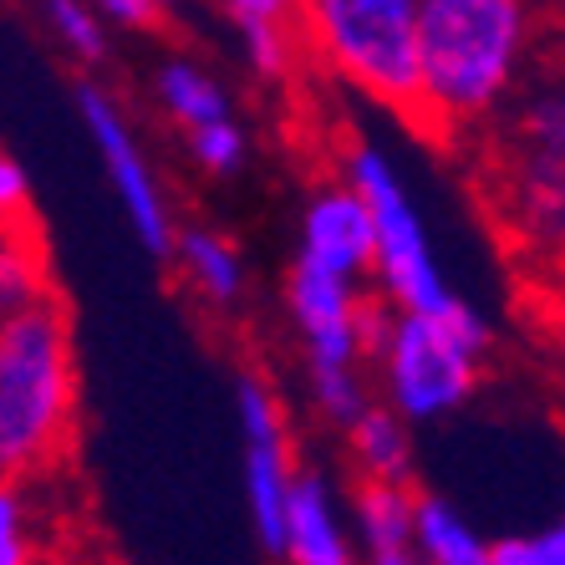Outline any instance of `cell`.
Wrapping results in <instances>:
<instances>
[{
    "label": "cell",
    "mask_w": 565,
    "mask_h": 565,
    "mask_svg": "<svg viewBox=\"0 0 565 565\" xmlns=\"http://www.w3.org/2000/svg\"><path fill=\"white\" fill-rule=\"evenodd\" d=\"M494 565H565V520L540 535H514L494 545Z\"/></svg>",
    "instance_id": "cell-24"
},
{
    "label": "cell",
    "mask_w": 565,
    "mask_h": 565,
    "mask_svg": "<svg viewBox=\"0 0 565 565\" xmlns=\"http://www.w3.org/2000/svg\"><path fill=\"white\" fill-rule=\"evenodd\" d=\"M0 565H36V530L26 520V494L15 479L0 489Z\"/></svg>",
    "instance_id": "cell-21"
},
{
    "label": "cell",
    "mask_w": 565,
    "mask_h": 565,
    "mask_svg": "<svg viewBox=\"0 0 565 565\" xmlns=\"http://www.w3.org/2000/svg\"><path fill=\"white\" fill-rule=\"evenodd\" d=\"M153 93H158V103H163V113L189 132L204 128V122L235 118V113H230V93L220 87V77L204 72L199 62H189V56H169V62L158 66Z\"/></svg>",
    "instance_id": "cell-12"
},
{
    "label": "cell",
    "mask_w": 565,
    "mask_h": 565,
    "mask_svg": "<svg viewBox=\"0 0 565 565\" xmlns=\"http://www.w3.org/2000/svg\"><path fill=\"white\" fill-rule=\"evenodd\" d=\"M26 199H31L26 169H21L15 153H6L0 158V204H6V220H21V214H26Z\"/></svg>",
    "instance_id": "cell-26"
},
{
    "label": "cell",
    "mask_w": 565,
    "mask_h": 565,
    "mask_svg": "<svg viewBox=\"0 0 565 565\" xmlns=\"http://www.w3.org/2000/svg\"><path fill=\"white\" fill-rule=\"evenodd\" d=\"M504 214L514 235L540 250H565V153H510Z\"/></svg>",
    "instance_id": "cell-10"
},
{
    "label": "cell",
    "mask_w": 565,
    "mask_h": 565,
    "mask_svg": "<svg viewBox=\"0 0 565 565\" xmlns=\"http://www.w3.org/2000/svg\"><path fill=\"white\" fill-rule=\"evenodd\" d=\"M356 311H362L356 280L296 260V270H290V316H296V331H301L306 356H311V372L352 367L356 362V352H362Z\"/></svg>",
    "instance_id": "cell-8"
},
{
    "label": "cell",
    "mask_w": 565,
    "mask_h": 565,
    "mask_svg": "<svg viewBox=\"0 0 565 565\" xmlns=\"http://www.w3.org/2000/svg\"><path fill=\"white\" fill-rule=\"evenodd\" d=\"M82 565H118V561H107V555H97V561H82Z\"/></svg>",
    "instance_id": "cell-28"
},
{
    "label": "cell",
    "mask_w": 565,
    "mask_h": 565,
    "mask_svg": "<svg viewBox=\"0 0 565 565\" xmlns=\"http://www.w3.org/2000/svg\"><path fill=\"white\" fill-rule=\"evenodd\" d=\"M356 535L362 551H393V545H418V500L393 479H367L356 494Z\"/></svg>",
    "instance_id": "cell-13"
},
{
    "label": "cell",
    "mask_w": 565,
    "mask_h": 565,
    "mask_svg": "<svg viewBox=\"0 0 565 565\" xmlns=\"http://www.w3.org/2000/svg\"><path fill=\"white\" fill-rule=\"evenodd\" d=\"M418 545L428 565H494V545L438 494H418Z\"/></svg>",
    "instance_id": "cell-15"
},
{
    "label": "cell",
    "mask_w": 565,
    "mask_h": 565,
    "mask_svg": "<svg viewBox=\"0 0 565 565\" xmlns=\"http://www.w3.org/2000/svg\"><path fill=\"white\" fill-rule=\"evenodd\" d=\"M510 148L520 153H565V82L530 87L510 103Z\"/></svg>",
    "instance_id": "cell-17"
},
{
    "label": "cell",
    "mask_w": 565,
    "mask_h": 565,
    "mask_svg": "<svg viewBox=\"0 0 565 565\" xmlns=\"http://www.w3.org/2000/svg\"><path fill=\"white\" fill-rule=\"evenodd\" d=\"M189 153L210 173H235L239 163H245V128H239L235 118L204 122V128L189 132Z\"/></svg>",
    "instance_id": "cell-22"
},
{
    "label": "cell",
    "mask_w": 565,
    "mask_h": 565,
    "mask_svg": "<svg viewBox=\"0 0 565 565\" xmlns=\"http://www.w3.org/2000/svg\"><path fill=\"white\" fill-rule=\"evenodd\" d=\"M290 565H352L342 514L321 473H296V494H290V535H286Z\"/></svg>",
    "instance_id": "cell-11"
},
{
    "label": "cell",
    "mask_w": 565,
    "mask_h": 565,
    "mask_svg": "<svg viewBox=\"0 0 565 565\" xmlns=\"http://www.w3.org/2000/svg\"><path fill=\"white\" fill-rule=\"evenodd\" d=\"M484 342H489V331L469 306H459V311H448V316L403 311L393 342L382 352L393 408L408 423L454 413L473 393Z\"/></svg>",
    "instance_id": "cell-4"
},
{
    "label": "cell",
    "mask_w": 565,
    "mask_h": 565,
    "mask_svg": "<svg viewBox=\"0 0 565 565\" xmlns=\"http://www.w3.org/2000/svg\"><path fill=\"white\" fill-rule=\"evenodd\" d=\"M423 0H301L311 52L372 103L423 118Z\"/></svg>",
    "instance_id": "cell-3"
},
{
    "label": "cell",
    "mask_w": 565,
    "mask_h": 565,
    "mask_svg": "<svg viewBox=\"0 0 565 565\" xmlns=\"http://www.w3.org/2000/svg\"><path fill=\"white\" fill-rule=\"evenodd\" d=\"M235 408L239 434H245V489H250V520L255 535L270 555H286L290 535V494H296V473H290L286 423L270 387L260 377L235 382Z\"/></svg>",
    "instance_id": "cell-7"
},
{
    "label": "cell",
    "mask_w": 565,
    "mask_h": 565,
    "mask_svg": "<svg viewBox=\"0 0 565 565\" xmlns=\"http://www.w3.org/2000/svg\"><path fill=\"white\" fill-rule=\"evenodd\" d=\"M347 434L367 479H393V484L408 479V418L397 408H367Z\"/></svg>",
    "instance_id": "cell-16"
},
{
    "label": "cell",
    "mask_w": 565,
    "mask_h": 565,
    "mask_svg": "<svg viewBox=\"0 0 565 565\" xmlns=\"http://www.w3.org/2000/svg\"><path fill=\"white\" fill-rule=\"evenodd\" d=\"M77 428V356L62 296L0 316V469L41 473Z\"/></svg>",
    "instance_id": "cell-2"
},
{
    "label": "cell",
    "mask_w": 565,
    "mask_h": 565,
    "mask_svg": "<svg viewBox=\"0 0 565 565\" xmlns=\"http://www.w3.org/2000/svg\"><path fill=\"white\" fill-rule=\"evenodd\" d=\"M52 296L46 270H41V250L15 235V224L6 230V255H0V316L21 311V306Z\"/></svg>",
    "instance_id": "cell-19"
},
{
    "label": "cell",
    "mask_w": 565,
    "mask_h": 565,
    "mask_svg": "<svg viewBox=\"0 0 565 565\" xmlns=\"http://www.w3.org/2000/svg\"><path fill=\"white\" fill-rule=\"evenodd\" d=\"M311 393H316V408L327 413L331 423H342V428H352V423L372 408V403H367V387H362V377H356L352 367L311 372Z\"/></svg>",
    "instance_id": "cell-20"
},
{
    "label": "cell",
    "mask_w": 565,
    "mask_h": 565,
    "mask_svg": "<svg viewBox=\"0 0 565 565\" xmlns=\"http://www.w3.org/2000/svg\"><path fill=\"white\" fill-rule=\"evenodd\" d=\"M347 184L372 204L377 220V276L382 290L393 296L403 311H423V316H448L459 311V296L448 290L444 270H438L423 220L413 210L408 189L397 179V169L387 163V153H377L372 143H352L347 148Z\"/></svg>",
    "instance_id": "cell-5"
},
{
    "label": "cell",
    "mask_w": 565,
    "mask_h": 565,
    "mask_svg": "<svg viewBox=\"0 0 565 565\" xmlns=\"http://www.w3.org/2000/svg\"><path fill=\"white\" fill-rule=\"evenodd\" d=\"M173 255H179L189 286H194L204 301L230 306L239 290H245V265H239L235 245L220 239L214 230H184L179 245H173Z\"/></svg>",
    "instance_id": "cell-14"
},
{
    "label": "cell",
    "mask_w": 565,
    "mask_h": 565,
    "mask_svg": "<svg viewBox=\"0 0 565 565\" xmlns=\"http://www.w3.org/2000/svg\"><path fill=\"white\" fill-rule=\"evenodd\" d=\"M535 41L530 0H423V128L454 132L514 103Z\"/></svg>",
    "instance_id": "cell-1"
},
{
    "label": "cell",
    "mask_w": 565,
    "mask_h": 565,
    "mask_svg": "<svg viewBox=\"0 0 565 565\" xmlns=\"http://www.w3.org/2000/svg\"><path fill=\"white\" fill-rule=\"evenodd\" d=\"M220 6L235 15V26H245V21H276V26L301 21V0H220Z\"/></svg>",
    "instance_id": "cell-25"
},
{
    "label": "cell",
    "mask_w": 565,
    "mask_h": 565,
    "mask_svg": "<svg viewBox=\"0 0 565 565\" xmlns=\"http://www.w3.org/2000/svg\"><path fill=\"white\" fill-rule=\"evenodd\" d=\"M77 113H82V128L93 138L97 158H103L107 184L122 199V214H128L132 235L143 239L148 255H173L179 235H173V224H169V204H163V189H158L143 148H138L128 118H122L118 97L87 82V87H77Z\"/></svg>",
    "instance_id": "cell-6"
},
{
    "label": "cell",
    "mask_w": 565,
    "mask_h": 565,
    "mask_svg": "<svg viewBox=\"0 0 565 565\" xmlns=\"http://www.w3.org/2000/svg\"><path fill=\"white\" fill-rule=\"evenodd\" d=\"M239 36H245V62H250L260 77H286L290 72V26H276V21H245Z\"/></svg>",
    "instance_id": "cell-23"
},
{
    "label": "cell",
    "mask_w": 565,
    "mask_h": 565,
    "mask_svg": "<svg viewBox=\"0 0 565 565\" xmlns=\"http://www.w3.org/2000/svg\"><path fill=\"white\" fill-rule=\"evenodd\" d=\"M93 6L107 15V21H118V26H153L158 21V11L148 0H93Z\"/></svg>",
    "instance_id": "cell-27"
},
{
    "label": "cell",
    "mask_w": 565,
    "mask_h": 565,
    "mask_svg": "<svg viewBox=\"0 0 565 565\" xmlns=\"http://www.w3.org/2000/svg\"><path fill=\"white\" fill-rule=\"evenodd\" d=\"M296 260L337 270L347 280H362L367 270H377V220H372V204L352 184L316 189L301 220V255Z\"/></svg>",
    "instance_id": "cell-9"
},
{
    "label": "cell",
    "mask_w": 565,
    "mask_h": 565,
    "mask_svg": "<svg viewBox=\"0 0 565 565\" xmlns=\"http://www.w3.org/2000/svg\"><path fill=\"white\" fill-rule=\"evenodd\" d=\"M41 21L52 26L56 46L77 62H103L107 56V15L93 0H41Z\"/></svg>",
    "instance_id": "cell-18"
}]
</instances>
